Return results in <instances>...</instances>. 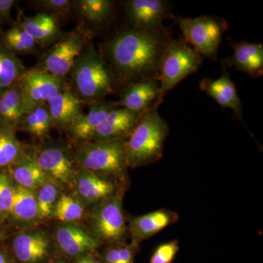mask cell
I'll list each match as a JSON object with an SVG mask.
<instances>
[{
  "label": "cell",
  "instance_id": "obj_9",
  "mask_svg": "<svg viewBox=\"0 0 263 263\" xmlns=\"http://www.w3.org/2000/svg\"><path fill=\"white\" fill-rule=\"evenodd\" d=\"M86 48V41L79 32L62 34L42 57L39 67L63 79L70 73L76 61Z\"/></svg>",
  "mask_w": 263,
  "mask_h": 263
},
{
  "label": "cell",
  "instance_id": "obj_42",
  "mask_svg": "<svg viewBox=\"0 0 263 263\" xmlns=\"http://www.w3.org/2000/svg\"><path fill=\"white\" fill-rule=\"evenodd\" d=\"M59 263H64V262H59Z\"/></svg>",
  "mask_w": 263,
  "mask_h": 263
},
{
  "label": "cell",
  "instance_id": "obj_23",
  "mask_svg": "<svg viewBox=\"0 0 263 263\" xmlns=\"http://www.w3.org/2000/svg\"><path fill=\"white\" fill-rule=\"evenodd\" d=\"M232 62L237 70L245 72L251 77L257 78L263 72V45L262 43L245 41L233 46Z\"/></svg>",
  "mask_w": 263,
  "mask_h": 263
},
{
  "label": "cell",
  "instance_id": "obj_25",
  "mask_svg": "<svg viewBox=\"0 0 263 263\" xmlns=\"http://www.w3.org/2000/svg\"><path fill=\"white\" fill-rule=\"evenodd\" d=\"M10 214L20 222H29L38 217L37 197L34 191L20 186H15Z\"/></svg>",
  "mask_w": 263,
  "mask_h": 263
},
{
  "label": "cell",
  "instance_id": "obj_1",
  "mask_svg": "<svg viewBox=\"0 0 263 263\" xmlns=\"http://www.w3.org/2000/svg\"><path fill=\"white\" fill-rule=\"evenodd\" d=\"M167 41L162 30L132 28L118 33L106 49L114 74L129 84L145 79L158 81L161 57Z\"/></svg>",
  "mask_w": 263,
  "mask_h": 263
},
{
  "label": "cell",
  "instance_id": "obj_30",
  "mask_svg": "<svg viewBox=\"0 0 263 263\" xmlns=\"http://www.w3.org/2000/svg\"><path fill=\"white\" fill-rule=\"evenodd\" d=\"M23 157V149L13 130L0 127V167L18 162Z\"/></svg>",
  "mask_w": 263,
  "mask_h": 263
},
{
  "label": "cell",
  "instance_id": "obj_2",
  "mask_svg": "<svg viewBox=\"0 0 263 263\" xmlns=\"http://www.w3.org/2000/svg\"><path fill=\"white\" fill-rule=\"evenodd\" d=\"M168 134L167 122L153 105L142 114L136 127L126 140L128 167H143L160 160Z\"/></svg>",
  "mask_w": 263,
  "mask_h": 263
},
{
  "label": "cell",
  "instance_id": "obj_8",
  "mask_svg": "<svg viewBox=\"0 0 263 263\" xmlns=\"http://www.w3.org/2000/svg\"><path fill=\"white\" fill-rule=\"evenodd\" d=\"M16 84L28 112L38 105L47 104L65 87L63 79L39 66L25 70Z\"/></svg>",
  "mask_w": 263,
  "mask_h": 263
},
{
  "label": "cell",
  "instance_id": "obj_13",
  "mask_svg": "<svg viewBox=\"0 0 263 263\" xmlns=\"http://www.w3.org/2000/svg\"><path fill=\"white\" fill-rule=\"evenodd\" d=\"M179 219L177 213L164 209L135 216L127 227L132 243L138 246L143 240L152 238L164 228L177 222Z\"/></svg>",
  "mask_w": 263,
  "mask_h": 263
},
{
  "label": "cell",
  "instance_id": "obj_29",
  "mask_svg": "<svg viewBox=\"0 0 263 263\" xmlns=\"http://www.w3.org/2000/svg\"><path fill=\"white\" fill-rule=\"evenodd\" d=\"M2 44L13 53H33L37 43L20 25L13 26L4 33Z\"/></svg>",
  "mask_w": 263,
  "mask_h": 263
},
{
  "label": "cell",
  "instance_id": "obj_35",
  "mask_svg": "<svg viewBox=\"0 0 263 263\" xmlns=\"http://www.w3.org/2000/svg\"><path fill=\"white\" fill-rule=\"evenodd\" d=\"M179 251V240H174L164 243L156 249L150 263H171Z\"/></svg>",
  "mask_w": 263,
  "mask_h": 263
},
{
  "label": "cell",
  "instance_id": "obj_28",
  "mask_svg": "<svg viewBox=\"0 0 263 263\" xmlns=\"http://www.w3.org/2000/svg\"><path fill=\"white\" fill-rule=\"evenodd\" d=\"M24 130L37 138H43L53 127L47 104L38 105L26 114L22 123Z\"/></svg>",
  "mask_w": 263,
  "mask_h": 263
},
{
  "label": "cell",
  "instance_id": "obj_40",
  "mask_svg": "<svg viewBox=\"0 0 263 263\" xmlns=\"http://www.w3.org/2000/svg\"><path fill=\"white\" fill-rule=\"evenodd\" d=\"M0 263H10L8 257L2 252H0Z\"/></svg>",
  "mask_w": 263,
  "mask_h": 263
},
{
  "label": "cell",
  "instance_id": "obj_31",
  "mask_svg": "<svg viewBox=\"0 0 263 263\" xmlns=\"http://www.w3.org/2000/svg\"><path fill=\"white\" fill-rule=\"evenodd\" d=\"M58 190L54 181L48 179L38 189L37 203L38 218L46 219L53 214V209L57 201Z\"/></svg>",
  "mask_w": 263,
  "mask_h": 263
},
{
  "label": "cell",
  "instance_id": "obj_34",
  "mask_svg": "<svg viewBox=\"0 0 263 263\" xmlns=\"http://www.w3.org/2000/svg\"><path fill=\"white\" fill-rule=\"evenodd\" d=\"M14 196V186L5 173L0 174V217L10 214Z\"/></svg>",
  "mask_w": 263,
  "mask_h": 263
},
{
  "label": "cell",
  "instance_id": "obj_39",
  "mask_svg": "<svg viewBox=\"0 0 263 263\" xmlns=\"http://www.w3.org/2000/svg\"><path fill=\"white\" fill-rule=\"evenodd\" d=\"M92 259L93 257L87 256V257H83V258H81L80 260H79L77 263H91V262H92Z\"/></svg>",
  "mask_w": 263,
  "mask_h": 263
},
{
  "label": "cell",
  "instance_id": "obj_11",
  "mask_svg": "<svg viewBox=\"0 0 263 263\" xmlns=\"http://www.w3.org/2000/svg\"><path fill=\"white\" fill-rule=\"evenodd\" d=\"M52 181L70 184L75 179L73 164L67 151L62 147L49 146L41 148L29 156Z\"/></svg>",
  "mask_w": 263,
  "mask_h": 263
},
{
  "label": "cell",
  "instance_id": "obj_27",
  "mask_svg": "<svg viewBox=\"0 0 263 263\" xmlns=\"http://www.w3.org/2000/svg\"><path fill=\"white\" fill-rule=\"evenodd\" d=\"M25 70L16 55L0 43V93L16 84Z\"/></svg>",
  "mask_w": 263,
  "mask_h": 263
},
{
  "label": "cell",
  "instance_id": "obj_14",
  "mask_svg": "<svg viewBox=\"0 0 263 263\" xmlns=\"http://www.w3.org/2000/svg\"><path fill=\"white\" fill-rule=\"evenodd\" d=\"M75 185L76 193L87 205L100 203L121 189L114 180L86 170L76 175Z\"/></svg>",
  "mask_w": 263,
  "mask_h": 263
},
{
  "label": "cell",
  "instance_id": "obj_10",
  "mask_svg": "<svg viewBox=\"0 0 263 263\" xmlns=\"http://www.w3.org/2000/svg\"><path fill=\"white\" fill-rule=\"evenodd\" d=\"M124 10L133 28L148 31L161 30L170 11L168 3L162 0H129Z\"/></svg>",
  "mask_w": 263,
  "mask_h": 263
},
{
  "label": "cell",
  "instance_id": "obj_16",
  "mask_svg": "<svg viewBox=\"0 0 263 263\" xmlns=\"http://www.w3.org/2000/svg\"><path fill=\"white\" fill-rule=\"evenodd\" d=\"M56 240L62 252L70 257L94 252L101 243L94 235L73 223L60 227L57 230Z\"/></svg>",
  "mask_w": 263,
  "mask_h": 263
},
{
  "label": "cell",
  "instance_id": "obj_21",
  "mask_svg": "<svg viewBox=\"0 0 263 263\" xmlns=\"http://www.w3.org/2000/svg\"><path fill=\"white\" fill-rule=\"evenodd\" d=\"M19 25L41 46L53 45L62 36L57 17L46 13L26 17Z\"/></svg>",
  "mask_w": 263,
  "mask_h": 263
},
{
  "label": "cell",
  "instance_id": "obj_24",
  "mask_svg": "<svg viewBox=\"0 0 263 263\" xmlns=\"http://www.w3.org/2000/svg\"><path fill=\"white\" fill-rule=\"evenodd\" d=\"M13 179L18 186L34 191L48 181L47 175L29 156H24L13 170Z\"/></svg>",
  "mask_w": 263,
  "mask_h": 263
},
{
  "label": "cell",
  "instance_id": "obj_15",
  "mask_svg": "<svg viewBox=\"0 0 263 263\" xmlns=\"http://www.w3.org/2000/svg\"><path fill=\"white\" fill-rule=\"evenodd\" d=\"M141 115L124 108L114 109L97 128L91 140L109 141L125 139L136 127Z\"/></svg>",
  "mask_w": 263,
  "mask_h": 263
},
{
  "label": "cell",
  "instance_id": "obj_17",
  "mask_svg": "<svg viewBox=\"0 0 263 263\" xmlns=\"http://www.w3.org/2000/svg\"><path fill=\"white\" fill-rule=\"evenodd\" d=\"M199 86L221 106L233 110L235 117L242 121V103L228 71L224 70L216 79H202Z\"/></svg>",
  "mask_w": 263,
  "mask_h": 263
},
{
  "label": "cell",
  "instance_id": "obj_19",
  "mask_svg": "<svg viewBox=\"0 0 263 263\" xmlns=\"http://www.w3.org/2000/svg\"><path fill=\"white\" fill-rule=\"evenodd\" d=\"M83 103L75 91L65 87L47 103L53 125L70 127L82 114Z\"/></svg>",
  "mask_w": 263,
  "mask_h": 263
},
{
  "label": "cell",
  "instance_id": "obj_22",
  "mask_svg": "<svg viewBox=\"0 0 263 263\" xmlns=\"http://www.w3.org/2000/svg\"><path fill=\"white\" fill-rule=\"evenodd\" d=\"M28 113L22 91L15 84L0 93V127L13 130Z\"/></svg>",
  "mask_w": 263,
  "mask_h": 263
},
{
  "label": "cell",
  "instance_id": "obj_32",
  "mask_svg": "<svg viewBox=\"0 0 263 263\" xmlns=\"http://www.w3.org/2000/svg\"><path fill=\"white\" fill-rule=\"evenodd\" d=\"M84 209L80 202L68 195H62L57 200L53 211V215L59 220L71 223L80 219Z\"/></svg>",
  "mask_w": 263,
  "mask_h": 263
},
{
  "label": "cell",
  "instance_id": "obj_38",
  "mask_svg": "<svg viewBox=\"0 0 263 263\" xmlns=\"http://www.w3.org/2000/svg\"><path fill=\"white\" fill-rule=\"evenodd\" d=\"M105 259L106 263H121L117 247L109 249L105 252Z\"/></svg>",
  "mask_w": 263,
  "mask_h": 263
},
{
  "label": "cell",
  "instance_id": "obj_36",
  "mask_svg": "<svg viewBox=\"0 0 263 263\" xmlns=\"http://www.w3.org/2000/svg\"><path fill=\"white\" fill-rule=\"evenodd\" d=\"M138 246L131 243L130 245H124L117 247L121 263H134L135 253Z\"/></svg>",
  "mask_w": 263,
  "mask_h": 263
},
{
  "label": "cell",
  "instance_id": "obj_33",
  "mask_svg": "<svg viewBox=\"0 0 263 263\" xmlns=\"http://www.w3.org/2000/svg\"><path fill=\"white\" fill-rule=\"evenodd\" d=\"M32 4L39 10V13L53 15H65L69 13L74 1L70 0H37L32 1Z\"/></svg>",
  "mask_w": 263,
  "mask_h": 263
},
{
  "label": "cell",
  "instance_id": "obj_41",
  "mask_svg": "<svg viewBox=\"0 0 263 263\" xmlns=\"http://www.w3.org/2000/svg\"><path fill=\"white\" fill-rule=\"evenodd\" d=\"M91 263H104V262H101V261L97 260V259L93 258L92 262H91Z\"/></svg>",
  "mask_w": 263,
  "mask_h": 263
},
{
  "label": "cell",
  "instance_id": "obj_7",
  "mask_svg": "<svg viewBox=\"0 0 263 263\" xmlns=\"http://www.w3.org/2000/svg\"><path fill=\"white\" fill-rule=\"evenodd\" d=\"M185 42L200 56L215 58L222 37L223 26L213 17L177 19Z\"/></svg>",
  "mask_w": 263,
  "mask_h": 263
},
{
  "label": "cell",
  "instance_id": "obj_18",
  "mask_svg": "<svg viewBox=\"0 0 263 263\" xmlns=\"http://www.w3.org/2000/svg\"><path fill=\"white\" fill-rule=\"evenodd\" d=\"M13 252L20 263H42L49 255L50 240L41 232L17 235L13 243Z\"/></svg>",
  "mask_w": 263,
  "mask_h": 263
},
{
  "label": "cell",
  "instance_id": "obj_12",
  "mask_svg": "<svg viewBox=\"0 0 263 263\" xmlns=\"http://www.w3.org/2000/svg\"><path fill=\"white\" fill-rule=\"evenodd\" d=\"M160 96V83L145 79L129 83L121 91L117 105L135 113L143 114L157 103Z\"/></svg>",
  "mask_w": 263,
  "mask_h": 263
},
{
  "label": "cell",
  "instance_id": "obj_6",
  "mask_svg": "<svg viewBox=\"0 0 263 263\" xmlns=\"http://www.w3.org/2000/svg\"><path fill=\"white\" fill-rule=\"evenodd\" d=\"M124 190L100 202L93 211L91 219L97 239L107 243L120 241L127 232L126 219L122 208Z\"/></svg>",
  "mask_w": 263,
  "mask_h": 263
},
{
  "label": "cell",
  "instance_id": "obj_5",
  "mask_svg": "<svg viewBox=\"0 0 263 263\" xmlns=\"http://www.w3.org/2000/svg\"><path fill=\"white\" fill-rule=\"evenodd\" d=\"M202 57L183 41H167L160 63V96L155 107L158 108L164 97L185 78L202 65Z\"/></svg>",
  "mask_w": 263,
  "mask_h": 263
},
{
  "label": "cell",
  "instance_id": "obj_20",
  "mask_svg": "<svg viewBox=\"0 0 263 263\" xmlns=\"http://www.w3.org/2000/svg\"><path fill=\"white\" fill-rule=\"evenodd\" d=\"M117 104L107 100H100L91 104V108L87 114H81L75 122L68 127L69 132L74 138L81 141H89L92 139L95 132L104 119Z\"/></svg>",
  "mask_w": 263,
  "mask_h": 263
},
{
  "label": "cell",
  "instance_id": "obj_26",
  "mask_svg": "<svg viewBox=\"0 0 263 263\" xmlns=\"http://www.w3.org/2000/svg\"><path fill=\"white\" fill-rule=\"evenodd\" d=\"M81 18L88 23L100 25L111 18L114 2L110 0H79L74 1Z\"/></svg>",
  "mask_w": 263,
  "mask_h": 263
},
{
  "label": "cell",
  "instance_id": "obj_3",
  "mask_svg": "<svg viewBox=\"0 0 263 263\" xmlns=\"http://www.w3.org/2000/svg\"><path fill=\"white\" fill-rule=\"evenodd\" d=\"M75 92L85 103H94L114 91L113 75L92 45L86 46L70 72Z\"/></svg>",
  "mask_w": 263,
  "mask_h": 263
},
{
  "label": "cell",
  "instance_id": "obj_4",
  "mask_svg": "<svg viewBox=\"0 0 263 263\" xmlns=\"http://www.w3.org/2000/svg\"><path fill=\"white\" fill-rule=\"evenodd\" d=\"M126 139L86 142L76 151L75 160L82 170L108 179H122L128 167Z\"/></svg>",
  "mask_w": 263,
  "mask_h": 263
},
{
  "label": "cell",
  "instance_id": "obj_37",
  "mask_svg": "<svg viewBox=\"0 0 263 263\" xmlns=\"http://www.w3.org/2000/svg\"><path fill=\"white\" fill-rule=\"evenodd\" d=\"M15 3L14 0H0V22H11V10Z\"/></svg>",
  "mask_w": 263,
  "mask_h": 263
}]
</instances>
